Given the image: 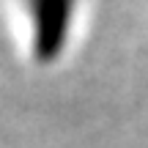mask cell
Masks as SVG:
<instances>
[{
    "instance_id": "obj_1",
    "label": "cell",
    "mask_w": 148,
    "mask_h": 148,
    "mask_svg": "<svg viewBox=\"0 0 148 148\" xmlns=\"http://www.w3.org/2000/svg\"><path fill=\"white\" fill-rule=\"evenodd\" d=\"M66 14H69V0H36V25L41 22L36 47L41 49V55H52L58 38H63Z\"/></svg>"
}]
</instances>
